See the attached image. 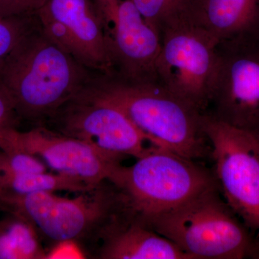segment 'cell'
<instances>
[{"label":"cell","mask_w":259,"mask_h":259,"mask_svg":"<svg viewBox=\"0 0 259 259\" xmlns=\"http://www.w3.org/2000/svg\"><path fill=\"white\" fill-rule=\"evenodd\" d=\"M214 176L225 201L242 222L259 233V156L253 136L202 114Z\"/></svg>","instance_id":"cell-7"},{"label":"cell","mask_w":259,"mask_h":259,"mask_svg":"<svg viewBox=\"0 0 259 259\" xmlns=\"http://www.w3.org/2000/svg\"><path fill=\"white\" fill-rule=\"evenodd\" d=\"M218 52L209 113L251 132L259 127V34L221 42Z\"/></svg>","instance_id":"cell-8"},{"label":"cell","mask_w":259,"mask_h":259,"mask_svg":"<svg viewBox=\"0 0 259 259\" xmlns=\"http://www.w3.org/2000/svg\"><path fill=\"white\" fill-rule=\"evenodd\" d=\"M144 225L192 259L259 258V238L221 199L218 187Z\"/></svg>","instance_id":"cell-4"},{"label":"cell","mask_w":259,"mask_h":259,"mask_svg":"<svg viewBox=\"0 0 259 259\" xmlns=\"http://www.w3.org/2000/svg\"><path fill=\"white\" fill-rule=\"evenodd\" d=\"M110 182L123 194L135 219L143 224L218 187L213 170L154 146L132 166L121 165Z\"/></svg>","instance_id":"cell-5"},{"label":"cell","mask_w":259,"mask_h":259,"mask_svg":"<svg viewBox=\"0 0 259 259\" xmlns=\"http://www.w3.org/2000/svg\"><path fill=\"white\" fill-rule=\"evenodd\" d=\"M145 21L159 35L185 15L187 0H132Z\"/></svg>","instance_id":"cell-17"},{"label":"cell","mask_w":259,"mask_h":259,"mask_svg":"<svg viewBox=\"0 0 259 259\" xmlns=\"http://www.w3.org/2000/svg\"><path fill=\"white\" fill-rule=\"evenodd\" d=\"M156 80L204 113L210 105L218 63L217 42L183 18L163 29Z\"/></svg>","instance_id":"cell-6"},{"label":"cell","mask_w":259,"mask_h":259,"mask_svg":"<svg viewBox=\"0 0 259 259\" xmlns=\"http://www.w3.org/2000/svg\"><path fill=\"white\" fill-rule=\"evenodd\" d=\"M0 209L25 218L40 237L55 243H100L134 218L123 194L110 181L73 198L45 191L1 202Z\"/></svg>","instance_id":"cell-3"},{"label":"cell","mask_w":259,"mask_h":259,"mask_svg":"<svg viewBox=\"0 0 259 259\" xmlns=\"http://www.w3.org/2000/svg\"><path fill=\"white\" fill-rule=\"evenodd\" d=\"M0 149L32 155L56 173L93 186L111 181L123 161L42 126L28 131H20L15 127L0 130Z\"/></svg>","instance_id":"cell-10"},{"label":"cell","mask_w":259,"mask_h":259,"mask_svg":"<svg viewBox=\"0 0 259 259\" xmlns=\"http://www.w3.org/2000/svg\"><path fill=\"white\" fill-rule=\"evenodd\" d=\"M41 31L89 70L112 73L105 32L94 0H42L33 14Z\"/></svg>","instance_id":"cell-12"},{"label":"cell","mask_w":259,"mask_h":259,"mask_svg":"<svg viewBox=\"0 0 259 259\" xmlns=\"http://www.w3.org/2000/svg\"><path fill=\"white\" fill-rule=\"evenodd\" d=\"M48 121L54 131L120 159H137L150 148L146 146V136L120 108L84 91Z\"/></svg>","instance_id":"cell-9"},{"label":"cell","mask_w":259,"mask_h":259,"mask_svg":"<svg viewBox=\"0 0 259 259\" xmlns=\"http://www.w3.org/2000/svg\"><path fill=\"white\" fill-rule=\"evenodd\" d=\"M46 171L47 165L32 155L0 149V177Z\"/></svg>","instance_id":"cell-19"},{"label":"cell","mask_w":259,"mask_h":259,"mask_svg":"<svg viewBox=\"0 0 259 259\" xmlns=\"http://www.w3.org/2000/svg\"><path fill=\"white\" fill-rule=\"evenodd\" d=\"M101 17L112 73L136 81H157L161 37L132 0H94Z\"/></svg>","instance_id":"cell-11"},{"label":"cell","mask_w":259,"mask_h":259,"mask_svg":"<svg viewBox=\"0 0 259 259\" xmlns=\"http://www.w3.org/2000/svg\"><path fill=\"white\" fill-rule=\"evenodd\" d=\"M95 74L47 36L37 23L0 63V86L18 116L36 122L51 119L82 93Z\"/></svg>","instance_id":"cell-1"},{"label":"cell","mask_w":259,"mask_h":259,"mask_svg":"<svg viewBox=\"0 0 259 259\" xmlns=\"http://www.w3.org/2000/svg\"><path fill=\"white\" fill-rule=\"evenodd\" d=\"M249 132V131H248ZM250 134L253 136V139L255 140V145H256L257 151H258L259 156V127H257L254 131H251Z\"/></svg>","instance_id":"cell-22"},{"label":"cell","mask_w":259,"mask_h":259,"mask_svg":"<svg viewBox=\"0 0 259 259\" xmlns=\"http://www.w3.org/2000/svg\"><path fill=\"white\" fill-rule=\"evenodd\" d=\"M8 213L0 221V259L50 258L35 227L25 218Z\"/></svg>","instance_id":"cell-16"},{"label":"cell","mask_w":259,"mask_h":259,"mask_svg":"<svg viewBox=\"0 0 259 259\" xmlns=\"http://www.w3.org/2000/svg\"><path fill=\"white\" fill-rule=\"evenodd\" d=\"M42 0H0V15L32 16Z\"/></svg>","instance_id":"cell-20"},{"label":"cell","mask_w":259,"mask_h":259,"mask_svg":"<svg viewBox=\"0 0 259 259\" xmlns=\"http://www.w3.org/2000/svg\"><path fill=\"white\" fill-rule=\"evenodd\" d=\"M83 91L120 108L152 146L195 161L210 157L203 113L158 81L96 74Z\"/></svg>","instance_id":"cell-2"},{"label":"cell","mask_w":259,"mask_h":259,"mask_svg":"<svg viewBox=\"0 0 259 259\" xmlns=\"http://www.w3.org/2000/svg\"><path fill=\"white\" fill-rule=\"evenodd\" d=\"M102 259H192L176 244L136 219L114 228L98 248Z\"/></svg>","instance_id":"cell-14"},{"label":"cell","mask_w":259,"mask_h":259,"mask_svg":"<svg viewBox=\"0 0 259 259\" xmlns=\"http://www.w3.org/2000/svg\"><path fill=\"white\" fill-rule=\"evenodd\" d=\"M17 114L14 104L8 94L0 86V130L15 127Z\"/></svg>","instance_id":"cell-21"},{"label":"cell","mask_w":259,"mask_h":259,"mask_svg":"<svg viewBox=\"0 0 259 259\" xmlns=\"http://www.w3.org/2000/svg\"><path fill=\"white\" fill-rule=\"evenodd\" d=\"M33 16L5 17L0 15V63L10 55L35 27Z\"/></svg>","instance_id":"cell-18"},{"label":"cell","mask_w":259,"mask_h":259,"mask_svg":"<svg viewBox=\"0 0 259 259\" xmlns=\"http://www.w3.org/2000/svg\"><path fill=\"white\" fill-rule=\"evenodd\" d=\"M97 186V185H95ZM95 186L59 173L20 174L0 177V203L38 192H79Z\"/></svg>","instance_id":"cell-15"},{"label":"cell","mask_w":259,"mask_h":259,"mask_svg":"<svg viewBox=\"0 0 259 259\" xmlns=\"http://www.w3.org/2000/svg\"><path fill=\"white\" fill-rule=\"evenodd\" d=\"M184 17L218 44L259 33V0H187Z\"/></svg>","instance_id":"cell-13"}]
</instances>
